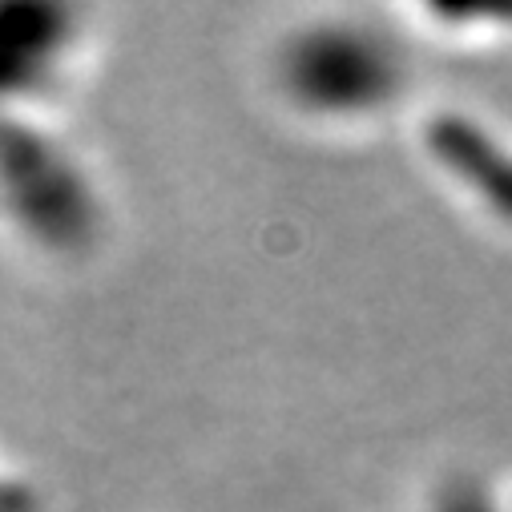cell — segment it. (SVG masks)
Segmentation results:
<instances>
[{
  "label": "cell",
  "mask_w": 512,
  "mask_h": 512,
  "mask_svg": "<svg viewBox=\"0 0 512 512\" xmlns=\"http://www.w3.org/2000/svg\"><path fill=\"white\" fill-rule=\"evenodd\" d=\"M0 222L53 259L89 250L105 226L97 174L49 113H0Z\"/></svg>",
  "instance_id": "6da1fadb"
},
{
  "label": "cell",
  "mask_w": 512,
  "mask_h": 512,
  "mask_svg": "<svg viewBox=\"0 0 512 512\" xmlns=\"http://www.w3.org/2000/svg\"><path fill=\"white\" fill-rule=\"evenodd\" d=\"M275 93L311 117H363L400 89V61L375 33L355 25L291 29L271 53Z\"/></svg>",
  "instance_id": "7a4b0ae2"
},
{
  "label": "cell",
  "mask_w": 512,
  "mask_h": 512,
  "mask_svg": "<svg viewBox=\"0 0 512 512\" xmlns=\"http://www.w3.org/2000/svg\"><path fill=\"white\" fill-rule=\"evenodd\" d=\"M428 146L448 174L476 190L480 202L512 218V154H504L464 117H440L428 130Z\"/></svg>",
  "instance_id": "3957f363"
},
{
  "label": "cell",
  "mask_w": 512,
  "mask_h": 512,
  "mask_svg": "<svg viewBox=\"0 0 512 512\" xmlns=\"http://www.w3.org/2000/svg\"><path fill=\"white\" fill-rule=\"evenodd\" d=\"M0 512H49L45 492L0 456Z\"/></svg>",
  "instance_id": "277c9868"
},
{
  "label": "cell",
  "mask_w": 512,
  "mask_h": 512,
  "mask_svg": "<svg viewBox=\"0 0 512 512\" xmlns=\"http://www.w3.org/2000/svg\"><path fill=\"white\" fill-rule=\"evenodd\" d=\"M448 512H484V504H480L476 496H460V500H456Z\"/></svg>",
  "instance_id": "5b68a950"
}]
</instances>
